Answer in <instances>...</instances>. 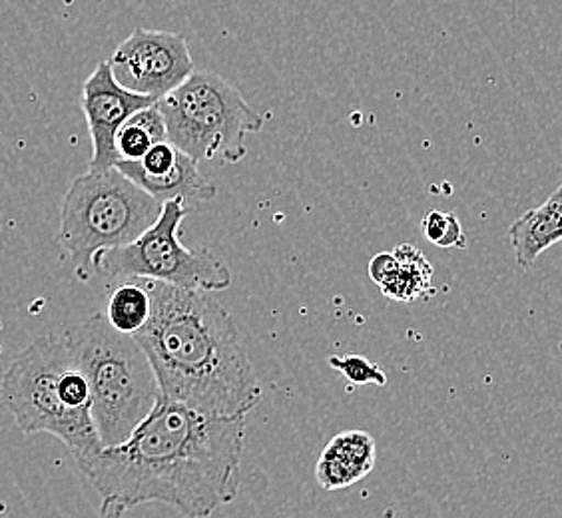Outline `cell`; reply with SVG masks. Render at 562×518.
<instances>
[{
    "mask_svg": "<svg viewBox=\"0 0 562 518\" xmlns=\"http://www.w3.org/2000/svg\"><path fill=\"white\" fill-rule=\"evenodd\" d=\"M246 417H216L158 397L124 443L78 464L100 495L98 518H124L142 505H166L210 518L239 491Z\"/></svg>",
    "mask_w": 562,
    "mask_h": 518,
    "instance_id": "cell-1",
    "label": "cell"
},
{
    "mask_svg": "<svg viewBox=\"0 0 562 518\" xmlns=\"http://www.w3.org/2000/svg\"><path fill=\"white\" fill-rule=\"evenodd\" d=\"M144 283L150 319L134 339L150 361L160 395L216 417H246L256 409L263 388L226 307L204 292Z\"/></svg>",
    "mask_w": 562,
    "mask_h": 518,
    "instance_id": "cell-2",
    "label": "cell"
},
{
    "mask_svg": "<svg viewBox=\"0 0 562 518\" xmlns=\"http://www.w3.org/2000/svg\"><path fill=\"white\" fill-rule=\"evenodd\" d=\"M0 401L22 432L53 435L78 464L102 449L90 417L87 378L63 334L43 335L14 357L0 383Z\"/></svg>",
    "mask_w": 562,
    "mask_h": 518,
    "instance_id": "cell-3",
    "label": "cell"
},
{
    "mask_svg": "<svg viewBox=\"0 0 562 518\" xmlns=\"http://www.w3.org/2000/svg\"><path fill=\"white\" fill-rule=\"evenodd\" d=\"M66 344L90 388V417L102 449L131 437L156 401L160 387L148 357L132 335L116 331L104 314L66 327Z\"/></svg>",
    "mask_w": 562,
    "mask_h": 518,
    "instance_id": "cell-4",
    "label": "cell"
},
{
    "mask_svg": "<svg viewBox=\"0 0 562 518\" xmlns=\"http://www.w3.org/2000/svg\"><path fill=\"white\" fill-rule=\"evenodd\" d=\"M160 212L162 204L119 168L76 176L63 200L58 232L76 278L92 280L98 256L132 244L158 219Z\"/></svg>",
    "mask_w": 562,
    "mask_h": 518,
    "instance_id": "cell-5",
    "label": "cell"
},
{
    "mask_svg": "<svg viewBox=\"0 0 562 518\" xmlns=\"http://www.w3.org/2000/svg\"><path fill=\"white\" fill-rule=\"evenodd\" d=\"M166 138L195 162L238 164L248 156L246 138L263 120L222 76L194 70L156 102Z\"/></svg>",
    "mask_w": 562,
    "mask_h": 518,
    "instance_id": "cell-6",
    "label": "cell"
},
{
    "mask_svg": "<svg viewBox=\"0 0 562 518\" xmlns=\"http://www.w3.org/2000/svg\"><path fill=\"white\" fill-rule=\"evenodd\" d=\"M190 214L184 200L164 202L162 212L142 236L122 248L106 249L97 259V273L112 281H162L195 292H224L232 270L222 256L207 248H186L180 227Z\"/></svg>",
    "mask_w": 562,
    "mask_h": 518,
    "instance_id": "cell-7",
    "label": "cell"
},
{
    "mask_svg": "<svg viewBox=\"0 0 562 518\" xmlns=\"http://www.w3.org/2000/svg\"><path fill=\"white\" fill-rule=\"evenodd\" d=\"M120 87L158 102L194 72V60L182 34L136 29L110 56Z\"/></svg>",
    "mask_w": 562,
    "mask_h": 518,
    "instance_id": "cell-8",
    "label": "cell"
},
{
    "mask_svg": "<svg viewBox=\"0 0 562 518\" xmlns=\"http://www.w3.org/2000/svg\"><path fill=\"white\" fill-rule=\"evenodd\" d=\"M154 100L120 87L110 70L109 60L100 63L82 88V110L92 140L90 170H109L119 162L114 138L120 126L134 112L151 106Z\"/></svg>",
    "mask_w": 562,
    "mask_h": 518,
    "instance_id": "cell-9",
    "label": "cell"
},
{
    "mask_svg": "<svg viewBox=\"0 0 562 518\" xmlns=\"http://www.w3.org/2000/svg\"><path fill=\"white\" fill-rule=\"evenodd\" d=\"M375 466V439L366 431L336 435L315 464L317 485L324 491H339L356 485Z\"/></svg>",
    "mask_w": 562,
    "mask_h": 518,
    "instance_id": "cell-10",
    "label": "cell"
},
{
    "mask_svg": "<svg viewBox=\"0 0 562 518\" xmlns=\"http://www.w3.org/2000/svg\"><path fill=\"white\" fill-rule=\"evenodd\" d=\"M508 239L519 270H532L537 259L562 239V185L539 207L517 217L508 227Z\"/></svg>",
    "mask_w": 562,
    "mask_h": 518,
    "instance_id": "cell-11",
    "label": "cell"
},
{
    "mask_svg": "<svg viewBox=\"0 0 562 518\" xmlns=\"http://www.w3.org/2000/svg\"><path fill=\"white\" fill-rule=\"evenodd\" d=\"M132 182L140 185L144 192L156 198L160 204L168 200H176V198L184 200L186 204H190V202L202 204V202L214 200L217 194L216 185L200 172L198 162L182 150H180V156L170 172L158 176V178H136Z\"/></svg>",
    "mask_w": 562,
    "mask_h": 518,
    "instance_id": "cell-12",
    "label": "cell"
},
{
    "mask_svg": "<svg viewBox=\"0 0 562 518\" xmlns=\"http://www.w3.org/2000/svg\"><path fill=\"white\" fill-rule=\"evenodd\" d=\"M393 254L400 266L393 278L381 285L383 295L401 303L417 302L432 295V268L422 249L413 248L412 244H401Z\"/></svg>",
    "mask_w": 562,
    "mask_h": 518,
    "instance_id": "cell-13",
    "label": "cell"
},
{
    "mask_svg": "<svg viewBox=\"0 0 562 518\" xmlns=\"http://www.w3.org/2000/svg\"><path fill=\"white\" fill-rule=\"evenodd\" d=\"M150 312V293L144 280L131 278L112 283L104 317L116 331L134 337L148 324Z\"/></svg>",
    "mask_w": 562,
    "mask_h": 518,
    "instance_id": "cell-14",
    "label": "cell"
},
{
    "mask_svg": "<svg viewBox=\"0 0 562 518\" xmlns=\"http://www.w3.org/2000/svg\"><path fill=\"white\" fill-rule=\"evenodd\" d=\"M162 140H168L166 124L160 110L154 102L151 106L134 112L116 132L114 148H116L119 162H138L156 142Z\"/></svg>",
    "mask_w": 562,
    "mask_h": 518,
    "instance_id": "cell-15",
    "label": "cell"
},
{
    "mask_svg": "<svg viewBox=\"0 0 562 518\" xmlns=\"http://www.w3.org/2000/svg\"><path fill=\"white\" fill-rule=\"evenodd\" d=\"M423 234L432 246L443 249H465L467 236L459 217L449 212L431 210L422 222Z\"/></svg>",
    "mask_w": 562,
    "mask_h": 518,
    "instance_id": "cell-16",
    "label": "cell"
},
{
    "mask_svg": "<svg viewBox=\"0 0 562 518\" xmlns=\"http://www.w3.org/2000/svg\"><path fill=\"white\" fill-rule=\"evenodd\" d=\"M329 368L339 371L353 385H378V387L387 385V373L379 368L378 363H371L366 357L353 356V353L331 356L329 357Z\"/></svg>",
    "mask_w": 562,
    "mask_h": 518,
    "instance_id": "cell-17",
    "label": "cell"
},
{
    "mask_svg": "<svg viewBox=\"0 0 562 518\" xmlns=\"http://www.w3.org/2000/svg\"><path fill=\"white\" fill-rule=\"evenodd\" d=\"M397 258L393 251H381L369 261V278L378 283L379 288L393 278L397 271Z\"/></svg>",
    "mask_w": 562,
    "mask_h": 518,
    "instance_id": "cell-18",
    "label": "cell"
}]
</instances>
